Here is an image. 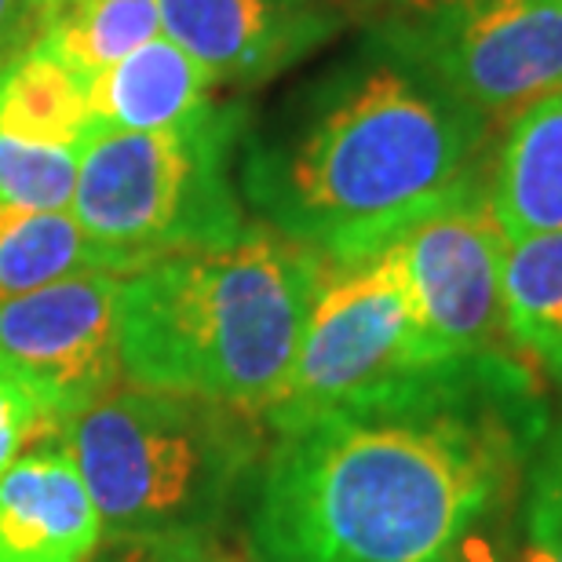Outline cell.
Instances as JSON below:
<instances>
[{
  "label": "cell",
  "instance_id": "6da1fadb",
  "mask_svg": "<svg viewBox=\"0 0 562 562\" xmlns=\"http://www.w3.org/2000/svg\"><path fill=\"white\" fill-rule=\"evenodd\" d=\"M537 398L329 417L278 435L252 515L256 562H446L544 431Z\"/></svg>",
  "mask_w": 562,
  "mask_h": 562
},
{
  "label": "cell",
  "instance_id": "7a4b0ae2",
  "mask_svg": "<svg viewBox=\"0 0 562 562\" xmlns=\"http://www.w3.org/2000/svg\"><path fill=\"white\" fill-rule=\"evenodd\" d=\"M271 136L249 139L241 187L267 227L355 263L482 172L490 117L369 41Z\"/></svg>",
  "mask_w": 562,
  "mask_h": 562
},
{
  "label": "cell",
  "instance_id": "3957f363",
  "mask_svg": "<svg viewBox=\"0 0 562 562\" xmlns=\"http://www.w3.org/2000/svg\"><path fill=\"white\" fill-rule=\"evenodd\" d=\"M329 260L267 223L121 281L117 355L132 387L263 413L285 391Z\"/></svg>",
  "mask_w": 562,
  "mask_h": 562
},
{
  "label": "cell",
  "instance_id": "277c9868",
  "mask_svg": "<svg viewBox=\"0 0 562 562\" xmlns=\"http://www.w3.org/2000/svg\"><path fill=\"white\" fill-rule=\"evenodd\" d=\"M512 398H537L522 358L449 362L438 355L391 241L355 263H329L292 376L263 420L289 435L329 417H395Z\"/></svg>",
  "mask_w": 562,
  "mask_h": 562
},
{
  "label": "cell",
  "instance_id": "5b68a950",
  "mask_svg": "<svg viewBox=\"0 0 562 562\" xmlns=\"http://www.w3.org/2000/svg\"><path fill=\"white\" fill-rule=\"evenodd\" d=\"M59 446L92 493L103 541L212 533L260 460V413L172 391H110Z\"/></svg>",
  "mask_w": 562,
  "mask_h": 562
},
{
  "label": "cell",
  "instance_id": "8992f818",
  "mask_svg": "<svg viewBox=\"0 0 562 562\" xmlns=\"http://www.w3.org/2000/svg\"><path fill=\"white\" fill-rule=\"evenodd\" d=\"M245 106L212 103L154 132H95L81 154L74 220L132 274L183 252H212L249 231L231 157L245 139Z\"/></svg>",
  "mask_w": 562,
  "mask_h": 562
},
{
  "label": "cell",
  "instance_id": "52a82bcc",
  "mask_svg": "<svg viewBox=\"0 0 562 562\" xmlns=\"http://www.w3.org/2000/svg\"><path fill=\"white\" fill-rule=\"evenodd\" d=\"M369 41L490 121L562 92V0H380Z\"/></svg>",
  "mask_w": 562,
  "mask_h": 562
},
{
  "label": "cell",
  "instance_id": "ba28073f",
  "mask_svg": "<svg viewBox=\"0 0 562 562\" xmlns=\"http://www.w3.org/2000/svg\"><path fill=\"white\" fill-rule=\"evenodd\" d=\"M395 245L438 355L449 362L519 355L504 322L508 234L493 209L490 179L471 176Z\"/></svg>",
  "mask_w": 562,
  "mask_h": 562
},
{
  "label": "cell",
  "instance_id": "9c48e42d",
  "mask_svg": "<svg viewBox=\"0 0 562 562\" xmlns=\"http://www.w3.org/2000/svg\"><path fill=\"white\" fill-rule=\"evenodd\" d=\"M121 274L85 271L0 296V358L33 387L55 442L85 409L117 391Z\"/></svg>",
  "mask_w": 562,
  "mask_h": 562
},
{
  "label": "cell",
  "instance_id": "30bf717a",
  "mask_svg": "<svg viewBox=\"0 0 562 562\" xmlns=\"http://www.w3.org/2000/svg\"><path fill=\"white\" fill-rule=\"evenodd\" d=\"M161 33L216 77L267 81L322 48L340 19L325 0H157Z\"/></svg>",
  "mask_w": 562,
  "mask_h": 562
},
{
  "label": "cell",
  "instance_id": "8fae6325",
  "mask_svg": "<svg viewBox=\"0 0 562 562\" xmlns=\"http://www.w3.org/2000/svg\"><path fill=\"white\" fill-rule=\"evenodd\" d=\"M103 522L63 446L26 453L0 475V562H92Z\"/></svg>",
  "mask_w": 562,
  "mask_h": 562
},
{
  "label": "cell",
  "instance_id": "7c38bea8",
  "mask_svg": "<svg viewBox=\"0 0 562 562\" xmlns=\"http://www.w3.org/2000/svg\"><path fill=\"white\" fill-rule=\"evenodd\" d=\"M216 77L157 33L143 48L88 81L95 132H154L216 103Z\"/></svg>",
  "mask_w": 562,
  "mask_h": 562
},
{
  "label": "cell",
  "instance_id": "4fadbf2b",
  "mask_svg": "<svg viewBox=\"0 0 562 562\" xmlns=\"http://www.w3.org/2000/svg\"><path fill=\"white\" fill-rule=\"evenodd\" d=\"M490 198L508 241L562 234V92L512 117L493 161Z\"/></svg>",
  "mask_w": 562,
  "mask_h": 562
},
{
  "label": "cell",
  "instance_id": "5bb4252c",
  "mask_svg": "<svg viewBox=\"0 0 562 562\" xmlns=\"http://www.w3.org/2000/svg\"><path fill=\"white\" fill-rule=\"evenodd\" d=\"M0 132L30 143L85 150L95 136L88 81L37 41L0 59Z\"/></svg>",
  "mask_w": 562,
  "mask_h": 562
},
{
  "label": "cell",
  "instance_id": "9a60e30c",
  "mask_svg": "<svg viewBox=\"0 0 562 562\" xmlns=\"http://www.w3.org/2000/svg\"><path fill=\"white\" fill-rule=\"evenodd\" d=\"M85 271L128 278L132 267L88 238L74 212H37L0 201V296H19Z\"/></svg>",
  "mask_w": 562,
  "mask_h": 562
},
{
  "label": "cell",
  "instance_id": "2e32d148",
  "mask_svg": "<svg viewBox=\"0 0 562 562\" xmlns=\"http://www.w3.org/2000/svg\"><path fill=\"white\" fill-rule=\"evenodd\" d=\"M504 322L515 351L562 391V234L508 241Z\"/></svg>",
  "mask_w": 562,
  "mask_h": 562
},
{
  "label": "cell",
  "instance_id": "e0dca14e",
  "mask_svg": "<svg viewBox=\"0 0 562 562\" xmlns=\"http://www.w3.org/2000/svg\"><path fill=\"white\" fill-rule=\"evenodd\" d=\"M37 15L33 41L85 81L161 33L157 0H63Z\"/></svg>",
  "mask_w": 562,
  "mask_h": 562
},
{
  "label": "cell",
  "instance_id": "ac0fdd59",
  "mask_svg": "<svg viewBox=\"0 0 562 562\" xmlns=\"http://www.w3.org/2000/svg\"><path fill=\"white\" fill-rule=\"evenodd\" d=\"M81 154L0 132V201L37 212H70Z\"/></svg>",
  "mask_w": 562,
  "mask_h": 562
},
{
  "label": "cell",
  "instance_id": "d6986e66",
  "mask_svg": "<svg viewBox=\"0 0 562 562\" xmlns=\"http://www.w3.org/2000/svg\"><path fill=\"white\" fill-rule=\"evenodd\" d=\"M526 562H562V413L537 435L522 504Z\"/></svg>",
  "mask_w": 562,
  "mask_h": 562
},
{
  "label": "cell",
  "instance_id": "ffe728a7",
  "mask_svg": "<svg viewBox=\"0 0 562 562\" xmlns=\"http://www.w3.org/2000/svg\"><path fill=\"white\" fill-rule=\"evenodd\" d=\"M55 442L52 420L33 387L0 358V475L15 464L30 442Z\"/></svg>",
  "mask_w": 562,
  "mask_h": 562
},
{
  "label": "cell",
  "instance_id": "44dd1931",
  "mask_svg": "<svg viewBox=\"0 0 562 562\" xmlns=\"http://www.w3.org/2000/svg\"><path fill=\"white\" fill-rule=\"evenodd\" d=\"M95 562H241L212 533H172V537H121L103 541Z\"/></svg>",
  "mask_w": 562,
  "mask_h": 562
},
{
  "label": "cell",
  "instance_id": "7402d4cb",
  "mask_svg": "<svg viewBox=\"0 0 562 562\" xmlns=\"http://www.w3.org/2000/svg\"><path fill=\"white\" fill-rule=\"evenodd\" d=\"M22 11H26V0H0V55H4L8 41L15 37Z\"/></svg>",
  "mask_w": 562,
  "mask_h": 562
},
{
  "label": "cell",
  "instance_id": "603a6c76",
  "mask_svg": "<svg viewBox=\"0 0 562 562\" xmlns=\"http://www.w3.org/2000/svg\"><path fill=\"white\" fill-rule=\"evenodd\" d=\"M55 4H63V0H26V8H33V11H44V8H55Z\"/></svg>",
  "mask_w": 562,
  "mask_h": 562
}]
</instances>
